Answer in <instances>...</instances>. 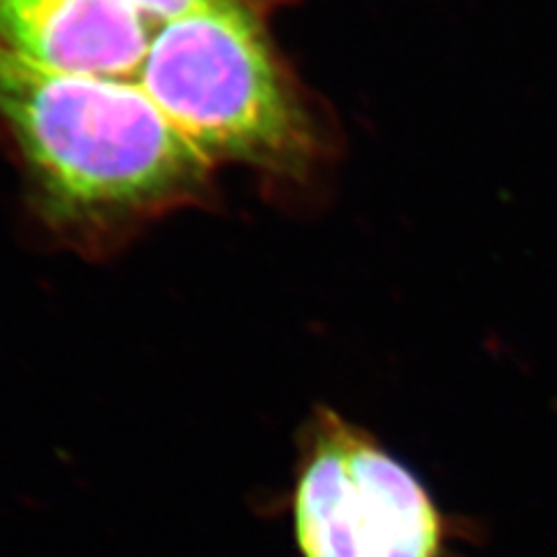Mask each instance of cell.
Listing matches in <instances>:
<instances>
[{"label":"cell","instance_id":"cell-1","mask_svg":"<svg viewBox=\"0 0 557 557\" xmlns=\"http://www.w3.org/2000/svg\"><path fill=\"white\" fill-rule=\"evenodd\" d=\"M0 133L45 228L86 256L212 194L216 165L137 79L59 75L0 49Z\"/></svg>","mask_w":557,"mask_h":557},{"label":"cell","instance_id":"cell-2","mask_svg":"<svg viewBox=\"0 0 557 557\" xmlns=\"http://www.w3.org/2000/svg\"><path fill=\"white\" fill-rule=\"evenodd\" d=\"M137 82L209 161L298 177L317 124L278 59L263 0H216L153 33Z\"/></svg>","mask_w":557,"mask_h":557},{"label":"cell","instance_id":"cell-3","mask_svg":"<svg viewBox=\"0 0 557 557\" xmlns=\"http://www.w3.org/2000/svg\"><path fill=\"white\" fill-rule=\"evenodd\" d=\"M286 509L298 557H456L462 539L407 460L325 405L298 430Z\"/></svg>","mask_w":557,"mask_h":557},{"label":"cell","instance_id":"cell-4","mask_svg":"<svg viewBox=\"0 0 557 557\" xmlns=\"http://www.w3.org/2000/svg\"><path fill=\"white\" fill-rule=\"evenodd\" d=\"M153 28L128 0H0V49L59 75H139Z\"/></svg>","mask_w":557,"mask_h":557},{"label":"cell","instance_id":"cell-5","mask_svg":"<svg viewBox=\"0 0 557 557\" xmlns=\"http://www.w3.org/2000/svg\"><path fill=\"white\" fill-rule=\"evenodd\" d=\"M128 3L145 16L153 30H159L174 20L216 3V0H128Z\"/></svg>","mask_w":557,"mask_h":557}]
</instances>
